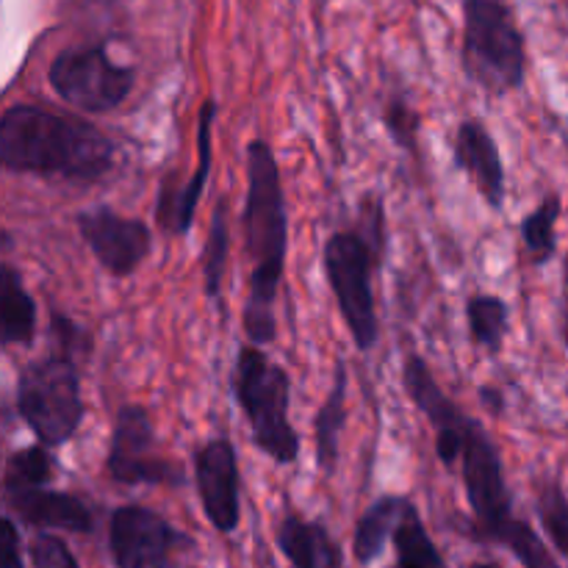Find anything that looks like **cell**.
<instances>
[{
    "label": "cell",
    "instance_id": "cell-28",
    "mask_svg": "<svg viewBox=\"0 0 568 568\" xmlns=\"http://www.w3.org/2000/svg\"><path fill=\"white\" fill-rule=\"evenodd\" d=\"M50 336H53L55 349L72 355V358L92 353V336L87 333V327H81L70 316L55 314V311L50 314Z\"/></svg>",
    "mask_w": 568,
    "mask_h": 568
},
{
    "label": "cell",
    "instance_id": "cell-19",
    "mask_svg": "<svg viewBox=\"0 0 568 568\" xmlns=\"http://www.w3.org/2000/svg\"><path fill=\"white\" fill-rule=\"evenodd\" d=\"M408 508L410 499L397 497V494H388V497H381L377 503H372V508L355 525L353 552L358 564H372L383 552V547L397 532L399 521L405 519Z\"/></svg>",
    "mask_w": 568,
    "mask_h": 568
},
{
    "label": "cell",
    "instance_id": "cell-10",
    "mask_svg": "<svg viewBox=\"0 0 568 568\" xmlns=\"http://www.w3.org/2000/svg\"><path fill=\"white\" fill-rule=\"evenodd\" d=\"M109 547L116 568H181L175 552L192 541L155 510L125 505L111 514Z\"/></svg>",
    "mask_w": 568,
    "mask_h": 568
},
{
    "label": "cell",
    "instance_id": "cell-29",
    "mask_svg": "<svg viewBox=\"0 0 568 568\" xmlns=\"http://www.w3.org/2000/svg\"><path fill=\"white\" fill-rule=\"evenodd\" d=\"M31 564L33 568H81L67 544L48 532H39L31 541Z\"/></svg>",
    "mask_w": 568,
    "mask_h": 568
},
{
    "label": "cell",
    "instance_id": "cell-17",
    "mask_svg": "<svg viewBox=\"0 0 568 568\" xmlns=\"http://www.w3.org/2000/svg\"><path fill=\"white\" fill-rule=\"evenodd\" d=\"M347 386L349 375L344 361H336V375H333V386L327 392L325 403L316 410L314 419V453L316 466L325 475H333L338 466V447H342V433L347 425Z\"/></svg>",
    "mask_w": 568,
    "mask_h": 568
},
{
    "label": "cell",
    "instance_id": "cell-20",
    "mask_svg": "<svg viewBox=\"0 0 568 568\" xmlns=\"http://www.w3.org/2000/svg\"><path fill=\"white\" fill-rule=\"evenodd\" d=\"M466 325L477 347L497 355L510 331V305L497 294H475L466 300Z\"/></svg>",
    "mask_w": 568,
    "mask_h": 568
},
{
    "label": "cell",
    "instance_id": "cell-9",
    "mask_svg": "<svg viewBox=\"0 0 568 568\" xmlns=\"http://www.w3.org/2000/svg\"><path fill=\"white\" fill-rule=\"evenodd\" d=\"M109 475L122 486H183L181 466L155 455V430L148 408L128 403L116 410L111 425Z\"/></svg>",
    "mask_w": 568,
    "mask_h": 568
},
{
    "label": "cell",
    "instance_id": "cell-2",
    "mask_svg": "<svg viewBox=\"0 0 568 568\" xmlns=\"http://www.w3.org/2000/svg\"><path fill=\"white\" fill-rule=\"evenodd\" d=\"M244 166H247V194H244L242 227L244 253L250 258V288L242 322L250 344L266 347L277 338L275 303L286 272L288 211L281 164L272 144L253 139L247 144Z\"/></svg>",
    "mask_w": 568,
    "mask_h": 568
},
{
    "label": "cell",
    "instance_id": "cell-5",
    "mask_svg": "<svg viewBox=\"0 0 568 568\" xmlns=\"http://www.w3.org/2000/svg\"><path fill=\"white\" fill-rule=\"evenodd\" d=\"M233 397L247 416L253 444L275 464L288 466L300 458V433L288 419L292 381L281 364L270 358L258 344H247L233 364Z\"/></svg>",
    "mask_w": 568,
    "mask_h": 568
},
{
    "label": "cell",
    "instance_id": "cell-8",
    "mask_svg": "<svg viewBox=\"0 0 568 568\" xmlns=\"http://www.w3.org/2000/svg\"><path fill=\"white\" fill-rule=\"evenodd\" d=\"M48 81L53 92L78 111L105 114L125 103L128 94L133 92L136 72L116 64L105 44H83L55 55L48 70Z\"/></svg>",
    "mask_w": 568,
    "mask_h": 568
},
{
    "label": "cell",
    "instance_id": "cell-15",
    "mask_svg": "<svg viewBox=\"0 0 568 568\" xmlns=\"http://www.w3.org/2000/svg\"><path fill=\"white\" fill-rule=\"evenodd\" d=\"M6 505L20 521L44 530H67V532H92L94 519L87 503L67 491L53 488H22V491L6 494Z\"/></svg>",
    "mask_w": 568,
    "mask_h": 568
},
{
    "label": "cell",
    "instance_id": "cell-22",
    "mask_svg": "<svg viewBox=\"0 0 568 568\" xmlns=\"http://www.w3.org/2000/svg\"><path fill=\"white\" fill-rule=\"evenodd\" d=\"M227 253H231V227H227V203L220 200L211 216L209 239L200 253V272H203V292L209 300L222 297V281H225Z\"/></svg>",
    "mask_w": 568,
    "mask_h": 568
},
{
    "label": "cell",
    "instance_id": "cell-18",
    "mask_svg": "<svg viewBox=\"0 0 568 568\" xmlns=\"http://www.w3.org/2000/svg\"><path fill=\"white\" fill-rule=\"evenodd\" d=\"M37 336V303L28 294L22 275L17 266H0V342L3 347L11 344H28Z\"/></svg>",
    "mask_w": 568,
    "mask_h": 568
},
{
    "label": "cell",
    "instance_id": "cell-23",
    "mask_svg": "<svg viewBox=\"0 0 568 568\" xmlns=\"http://www.w3.org/2000/svg\"><path fill=\"white\" fill-rule=\"evenodd\" d=\"M55 477V460L50 447L33 444L9 455L3 471V491H22V488H42L50 486Z\"/></svg>",
    "mask_w": 568,
    "mask_h": 568
},
{
    "label": "cell",
    "instance_id": "cell-21",
    "mask_svg": "<svg viewBox=\"0 0 568 568\" xmlns=\"http://www.w3.org/2000/svg\"><path fill=\"white\" fill-rule=\"evenodd\" d=\"M564 211L560 194H547L530 214L521 220V242L532 266H547L558 250V220Z\"/></svg>",
    "mask_w": 568,
    "mask_h": 568
},
{
    "label": "cell",
    "instance_id": "cell-14",
    "mask_svg": "<svg viewBox=\"0 0 568 568\" xmlns=\"http://www.w3.org/2000/svg\"><path fill=\"white\" fill-rule=\"evenodd\" d=\"M455 166L475 183L480 197L494 211L505 205L508 178H505V161L499 153L497 139L480 120H464L455 133Z\"/></svg>",
    "mask_w": 568,
    "mask_h": 568
},
{
    "label": "cell",
    "instance_id": "cell-24",
    "mask_svg": "<svg viewBox=\"0 0 568 568\" xmlns=\"http://www.w3.org/2000/svg\"><path fill=\"white\" fill-rule=\"evenodd\" d=\"M536 510L538 519H541V527L547 530L549 541L555 544L564 558H568V497L558 480H544L538 483L536 494Z\"/></svg>",
    "mask_w": 568,
    "mask_h": 568
},
{
    "label": "cell",
    "instance_id": "cell-13",
    "mask_svg": "<svg viewBox=\"0 0 568 568\" xmlns=\"http://www.w3.org/2000/svg\"><path fill=\"white\" fill-rule=\"evenodd\" d=\"M216 100H205L200 105L197 116V166H194V175L186 183L175 181V178H164L159 189V203H155V220L172 236H186L194 225V216H197L200 197H203L205 186H209L211 178V159H214V150H211V133H214V120H216Z\"/></svg>",
    "mask_w": 568,
    "mask_h": 568
},
{
    "label": "cell",
    "instance_id": "cell-4",
    "mask_svg": "<svg viewBox=\"0 0 568 568\" xmlns=\"http://www.w3.org/2000/svg\"><path fill=\"white\" fill-rule=\"evenodd\" d=\"M386 253V211L381 194L361 200V225L336 231L322 250V266L342 320L361 353H372L381 338L375 300V272Z\"/></svg>",
    "mask_w": 568,
    "mask_h": 568
},
{
    "label": "cell",
    "instance_id": "cell-30",
    "mask_svg": "<svg viewBox=\"0 0 568 568\" xmlns=\"http://www.w3.org/2000/svg\"><path fill=\"white\" fill-rule=\"evenodd\" d=\"M0 568H22L20 532H17L14 521L9 516L3 519V555H0Z\"/></svg>",
    "mask_w": 568,
    "mask_h": 568
},
{
    "label": "cell",
    "instance_id": "cell-32",
    "mask_svg": "<svg viewBox=\"0 0 568 568\" xmlns=\"http://www.w3.org/2000/svg\"><path fill=\"white\" fill-rule=\"evenodd\" d=\"M397 568H425V566H416V564H408V560H399Z\"/></svg>",
    "mask_w": 568,
    "mask_h": 568
},
{
    "label": "cell",
    "instance_id": "cell-27",
    "mask_svg": "<svg viewBox=\"0 0 568 568\" xmlns=\"http://www.w3.org/2000/svg\"><path fill=\"white\" fill-rule=\"evenodd\" d=\"M383 122H386L388 136L394 139L399 150L416 155L419 153V111L403 98V94H394L388 100L386 111H383Z\"/></svg>",
    "mask_w": 568,
    "mask_h": 568
},
{
    "label": "cell",
    "instance_id": "cell-26",
    "mask_svg": "<svg viewBox=\"0 0 568 568\" xmlns=\"http://www.w3.org/2000/svg\"><path fill=\"white\" fill-rule=\"evenodd\" d=\"M499 544H505V547L510 549V552L519 558V564L525 568H560L555 564L552 552L547 549V544L538 538V532L532 530L527 521L521 519H514L508 527H505L503 536L497 538Z\"/></svg>",
    "mask_w": 568,
    "mask_h": 568
},
{
    "label": "cell",
    "instance_id": "cell-6",
    "mask_svg": "<svg viewBox=\"0 0 568 568\" xmlns=\"http://www.w3.org/2000/svg\"><path fill=\"white\" fill-rule=\"evenodd\" d=\"M460 61L471 83L486 94H508L527 78L525 33L508 0H464Z\"/></svg>",
    "mask_w": 568,
    "mask_h": 568
},
{
    "label": "cell",
    "instance_id": "cell-25",
    "mask_svg": "<svg viewBox=\"0 0 568 568\" xmlns=\"http://www.w3.org/2000/svg\"><path fill=\"white\" fill-rule=\"evenodd\" d=\"M394 544H397L399 560H408V564L425 566V568H444L442 555H438L433 538L427 536L419 510H416L414 505L408 508L405 519L399 521L397 532H394Z\"/></svg>",
    "mask_w": 568,
    "mask_h": 568
},
{
    "label": "cell",
    "instance_id": "cell-34",
    "mask_svg": "<svg viewBox=\"0 0 568 568\" xmlns=\"http://www.w3.org/2000/svg\"><path fill=\"white\" fill-rule=\"evenodd\" d=\"M564 336H566V344H568V305H566V322H564Z\"/></svg>",
    "mask_w": 568,
    "mask_h": 568
},
{
    "label": "cell",
    "instance_id": "cell-16",
    "mask_svg": "<svg viewBox=\"0 0 568 568\" xmlns=\"http://www.w3.org/2000/svg\"><path fill=\"white\" fill-rule=\"evenodd\" d=\"M277 547L297 568H344L342 549L327 536V530L314 521L286 514L277 527Z\"/></svg>",
    "mask_w": 568,
    "mask_h": 568
},
{
    "label": "cell",
    "instance_id": "cell-11",
    "mask_svg": "<svg viewBox=\"0 0 568 568\" xmlns=\"http://www.w3.org/2000/svg\"><path fill=\"white\" fill-rule=\"evenodd\" d=\"M78 233L92 250L94 261L116 281L131 277L153 253V231L148 222L122 216L111 205L81 211Z\"/></svg>",
    "mask_w": 568,
    "mask_h": 568
},
{
    "label": "cell",
    "instance_id": "cell-31",
    "mask_svg": "<svg viewBox=\"0 0 568 568\" xmlns=\"http://www.w3.org/2000/svg\"><path fill=\"white\" fill-rule=\"evenodd\" d=\"M480 403L486 405L488 410H491L494 416H499L505 410V399H503V394L497 392V388H491V386H480Z\"/></svg>",
    "mask_w": 568,
    "mask_h": 568
},
{
    "label": "cell",
    "instance_id": "cell-12",
    "mask_svg": "<svg viewBox=\"0 0 568 568\" xmlns=\"http://www.w3.org/2000/svg\"><path fill=\"white\" fill-rule=\"evenodd\" d=\"M194 483L214 530H236L242 519V475L231 438L216 436L194 453Z\"/></svg>",
    "mask_w": 568,
    "mask_h": 568
},
{
    "label": "cell",
    "instance_id": "cell-33",
    "mask_svg": "<svg viewBox=\"0 0 568 568\" xmlns=\"http://www.w3.org/2000/svg\"><path fill=\"white\" fill-rule=\"evenodd\" d=\"M471 568H503L499 564H475Z\"/></svg>",
    "mask_w": 568,
    "mask_h": 568
},
{
    "label": "cell",
    "instance_id": "cell-1",
    "mask_svg": "<svg viewBox=\"0 0 568 568\" xmlns=\"http://www.w3.org/2000/svg\"><path fill=\"white\" fill-rule=\"evenodd\" d=\"M403 386L414 408L430 422L436 433V455L444 466H460L466 499L477 525L491 541L516 519L505 466L491 433L480 419L466 414L433 375L430 364L419 353H408L403 361Z\"/></svg>",
    "mask_w": 568,
    "mask_h": 568
},
{
    "label": "cell",
    "instance_id": "cell-7",
    "mask_svg": "<svg viewBox=\"0 0 568 568\" xmlns=\"http://www.w3.org/2000/svg\"><path fill=\"white\" fill-rule=\"evenodd\" d=\"M17 414L44 447L70 444L87 416L75 358L53 349L22 366L17 377Z\"/></svg>",
    "mask_w": 568,
    "mask_h": 568
},
{
    "label": "cell",
    "instance_id": "cell-3",
    "mask_svg": "<svg viewBox=\"0 0 568 568\" xmlns=\"http://www.w3.org/2000/svg\"><path fill=\"white\" fill-rule=\"evenodd\" d=\"M0 164L9 172L94 183L114 166V142L83 116L17 103L0 116Z\"/></svg>",
    "mask_w": 568,
    "mask_h": 568
}]
</instances>
